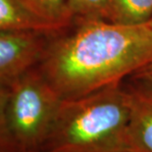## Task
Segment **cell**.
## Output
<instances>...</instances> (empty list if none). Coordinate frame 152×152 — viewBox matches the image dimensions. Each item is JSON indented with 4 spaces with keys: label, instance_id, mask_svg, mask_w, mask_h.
Returning a JSON list of instances; mask_svg holds the SVG:
<instances>
[{
    "label": "cell",
    "instance_id": "obj_12",
    "mask_svg": "<svg viewBox=\"0 0 152 152\" xmlns=\"http://www.w3.org/2000/svg\"><path fill=\"white\" fill-rule=\"evenodd\" d=\"M148 24H149V25H151V26H152V19H151V21H150L149 23H148Z\"/></svg>",
    "mask_w": 152,
    "mask_h": 152
},
{
    "label": "cell",
    "instance_id": "obj_6",
    "mask_svg": "<svg viewBox=\"0 0 152 152\" xmlns=\"http://www.w3.org/2000/svg\"><path fill=\"white\" fill-rule=\"evenodd\" d=\"M12 31H57L37 20L18 0H0V33Z\"/></svg>",
    "mask_w": 152,
    "mask_h": 152
},
{
    "label": "cell",
    "instance_id": "obj_9",
    "mask_svg": "<svg viewBox=\"0 0 152 152\" xmlns=\"http://www.w3.org/2000/svg\"><path fill=\"white\" fill-rule=\"evenodd\" d=\"M75 21H108V0H67Z\"/></svg>",
    "mask_w": 152,
    "mask_h": 152
},
{
    "label": "cell",
    "instance_id": "obj_11",
    "mask_svg": "<svg viewBox=\"0 0 152 152\" xmlns=\"http://www.w3.org/2000/svg\"><path fill=\"white\" fill-rule=\"evenodd\" d=\"M131 77L132 79L152 83V60L149 63H147L145 66L140 68L138 71H137Z\"/></svg>",
    "mask_w": 152,
    "mask_h": 152
},
{
    "label": "cell",
    "instance_id": "obj_10",
    "mask_svg": "<svg viewBox=\"0 0 152 152\" xmlns=\"http://www.w3.org/2000/svg\"><path fill=\"white\" fill-rule=\"evenodd\" d=\"M9 87L0 86V152H16L6 121V105H7Z\"/></svg>",
    "mask_w": 152,
    "mask_h": 152
},
{
    "label": "cell",
    "instance_id": "obj_13",
    "mask_svg": "<svg viewBox=\"0 0 152 152\" xmlns=\"http://www.w3.org/2000/svg\"><path fill=\"white\" fill-rule=\"evenodd\" d=\"M37 152H51V151H37Z\"/></svg>",
    "mask_w": 152,
    "mask_h": 152
},
{
    "label": "cell",
    "instance_id": "obj_5",
    "mask_svg": "<svg viewBox=\"0 0 152 152\" xmlns=\"http://www.w3.org/2000/svg\"><path fill=\"white\" fill-rule=\"evenodd\" d=\"M130 101L129 140L134 152H152V83H125Z\"/></svg>",
    "mask_w": 152,
    "mask_h": 152
},
{
    "label": "cell",
    "instance_id": "obj_2",
    "mask_svg": "<svg viewBox=\"0 0 152 152\" xmlns=\"http://www.w3.org/2000/svg\"><path fill=\"white\" fill-rule=\"evenodd\" d=\"M129 121L130 101L124 83L63 99L41 151L134 152Z\"/></svg>",
    "mask_w": 152,
    "mask_h": 152
},
{
    "label": "cell",
    "instance_id": "obj_7",
    "mask_svg": "<svg viewBox=\"0 0 152 152\" xmlns=\"http://www.w3.org/2000/svg\"><path fill=\"white\" fill-rule=\"evenodd\" d=\"M31 15L54 31L69 28L75 22L67 0H18Z\"/></svg>",
    "mask_w": 152,
    "mask_h": 152
},
{
    "label": "cell",
    "instance_id": "obj_1",
    "mask_svg": "<svg viewBox=\"0 0 152 152\" xmlns=\"http://www.w3.org/2000/svg\"><path fill=\"white\" fill-rule=\"evenodd\" d=\"M51 34L37 68L62 99L123 83L152 60V26L75 21Z\"/></svg>",
    "mask_w": 152,
    "mask_h": 152
},
{
    "label": "cell",
    "instance_id": "obj_4",
    "mask_svg": "<svg viewBox=\"0 0 152 152\" xmlns=\"http://www.w3.org/2000/svg\"><path fill=\"white\" fill-rule=\"evenodd\" d=\"M51 34L41 31L0 33V86L9 87L40 62Z\"/></svg>",
    "mask_w": 152,
    "mask_h": 152
},
{
    "label": "cell",
    "instance_id": "obj_8",
    "mask_svg": "<svg viewBox=\"0 0 152 152\" xmlns=\"http://www.w3.org/2000/svg\"><path fill=\"white\" fill-rule=\"evenodd\" d=\"M152 0H108V21L123 25L148 24Z\"/></svg>",
    "mask_w": 152,
    "mask_h": 152
},
{
    "label": "cell",
    "instance_id": "obj_3",
    "mask_svg": "<svg viewBox=\"0 0 152 152\" xmlns=\"http://www.w3.org/2000/svg\"><path fill=\"white\" fill-rule=\"evenodd\" d=\"M62 101L37 66L9 86L6 121L16 152L42 150Z\"/></svg>",
    "mask_w": 152,
    "mask_h": 152
}]
</instances>
